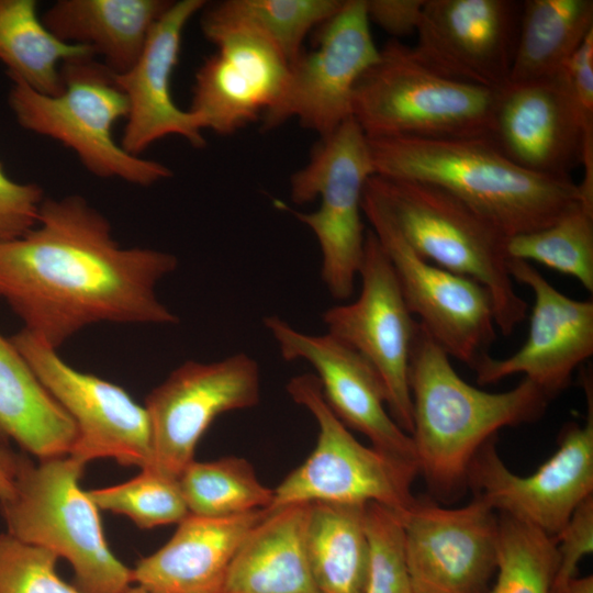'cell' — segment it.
Wrapping results in <instances>:
<instances>
[{"instance_id": "obj_25", "label": "cell", "mask_w": 593, "mask_h": 593, "mask_svg": "<svg viewBox=\"0 0 593 593\" xmlns=\"http://www.w3.org/2000/svg\"><path fill=\"white\" fill-rule=\"evenodd\" d=\"M171 2L58 0L44 12L42 21L56 38L88 47L120 75L136 63L152 29Z\"/></svg>"}, {"instance_id": "obj_6", "label": "cell", "mask_w": 593, "mask_h": 593, "mask_svg": "<svg viewBox=\"0 0 593 593\" xmlns=\"http://www.w3.org/2000/svg\"><path fill=\"white\" fill-rule=\"evenodd\" d=\"M496 92L438 74L392 40L357 82L351 118L367 138L489 137Z\"/></svg>"}, {"instance_id": "obj_19", "label": "cell", "mask_w": 593, "mask_h": 593, "mask_svg": "<svg viewBox=\"0 0 593 593\" xmlns=\"http://www.w3.org/2000/svg\"><path fill=\"white\" fill-rule=\"evenodd\" d=\"M507 268L534 294L528 336L511 356L497 359L485 353L471 369L480 384L522 373L551 400L593 354V301L563 294L532 262L508 258Z\"/></svg>"}, {"instance_id": "obj_9", "label": "cell", "mask_w": 593, "mask_h": 593, "mask_svg": "<svg viewBox=\"0 0 593 593\" xmlns=\"http://www.w3.org/2000/svg\"><path fill=\"white\" fill-rule=\"evenodd\" d=\"M373 175L368 138L349 118L320 137L309 163L290 178L292 202L320 199L316 211L293 214L315 235L322 255V280L338 301L348 300L355 291L367 232L362 194Z\"/></svg>"}, {"instance_id": "obj_26", "label": "cell", "mask_w": 593, "mask_h": 593, "mask_svg": "<svg viewBox=\"0 0 593 593\" xmlns=\"http://www.w3.org/2000/svg\"><path fill=\"white\" fill-rule=\"evenodd\" d=\"M71 417L41 383L11 339L0 335V446L13 440L38 459L69 455Z\"/></svg>"}, {"instance_id": "obj_28", "label": "cell", "mask_w": 593, "mask_h": 593, "mask_svg": "<svg viewBox=\"0 0 593 593\" xmlns=\"http://www.w3.org/2000/svg\"><path fill=\"white\" fill-rule=\"evenodd\" d=\"M366 504L309 503L306 549L321 593H365Z\"/></svg>"}, {"instance_id": "obj_23", "label": "cell", "mask_w": 593, "mask_h": 593, "mask_svg": "<svg viewBox=\"0 0 593 593\" xmlns=\"http://www.w3.org/2000/svg\"><path fill=\"white\" fill-rule=\"evenodd\" d=\"M269 511L230 517L189 514L163 547L131 569L132 582L150 593H220L242 541Z\"/></svg>"}, {"instance_id": "obj_37", "label": "cell", "mask_w": 593, "mask_h": 593, "mask_svg": "<svg viewBox=\"0 0 593 593\" xmlns=\"http://www.w3.org/2000/svg\"><path fill=\"white\" fill-rule=\"evenodd\" d=\"M584 138L581 187L593 190V32L556 74Z\"/></svg>"}, {"instance_id": "obj_42", "label": "cell", "mask_w": 593, "mask_h": 593, "mask_svg": "<svg viewBox=\"0 0 593 593\" xmlns=\"http://www.w3.org/2000/svg\"><path fill=\"white\" fill-rule=\"evenodd\" d=\"M551 593H593V577L577 575L558 584H553Z\"/></svg>"}, {"instance_id": "obj_35", "label": "cell", "mask_w": 593, "mask_h": 593, "mask_svg": "<svg viewBox=\"0 0 593 593\" xmlns=\"http://www.w3.org/2000/svg\"><path fill=\"white\" fill-rule=\"evenodd\" d=\"M401 514L374 502L366 504L368 566L365 593H414Z\"/></svg>"}, {"instance_id": "obj_7", "label": "cell", "mask_w": 593, "mask_h": 593, "mask_svg": "<svg viewBox=\"0 0 593 593\" xmlns=\"http://www.w3.org/2000/svg\"><path fill=\"white\" fill-rule=\"evenodd\" d=\"M60 72L64 89L54 96L11 80L8 102L21 127L72 149L98 177L147 187L172 175L167 166L134 156L114 139V125L126 119L128 104L103 63L94 56L77 57L65 61Z\"/></svg>"}, {"instance_id": "obj_11", "label": "cell", "mask_w": 593, "mask_h": 593, "mask_svg": "<svg viewBox=\"0 0 593 593\" xmlns=\"http://www.w3.org/2000/svg\"><path fill=\"white\" fill-rule=\"evenodd\" d=\"M583 388L588 413L583 425L569 423L555 454L534 473L512 472L499 456L494 437L473 457L468 485L474 495L518 522L555 538L575 508L593 494V390L586 373Z\"/></svg>"}, {"instance_id": "obj_27", "label": "cell", "mask_w": 593, "mask_h": 593, "mask_svg": "<svg viewBox=\"0 0 593 593\" xmlns=\"http://www.w3.org/2000/svg\"><path fill=\"white\" fill-rule=\"evenodd\" d=\"M593 32L592 0H525L507 83L555 76Z\"/></svg>"}, {"instance_id": "obj_16", "label": "cell", "mask_w": 593, "mask_h": 593, "mask_svg": "<svg viewBox=\"0 0 593 593\" xmlns=\"http://www.w3.org/2000/svg\"><path fill=\"white\" fill-rule=\"evenodd\" d=\"M318 27L315 47L289 66L280 100L261 118L264 128L296 118L322 137L351 118L356 85L380 57L365 0H344Z\"/></svg>"}, {"instance_id": "obj_43", "label": "cell", "mask_w": 593, "mask_h": 593, "mask_svg": "<svg viewBox=\"0 0 593 593\" xmlns=\"http://www.w3.org/2000/svg\"><path fill=\"white\" fill-rule=\"evenodd\" d=\"M124 593H150V592H148L145 589L136 585V586H133V588L130 586Z\"/></svg>"}, {"instance_id": "obj_20", "label": "cell", "mask_w": 593, "mask_h": 593, "mask_svg": "<svg viewBox=\"0 0 593 593\" xmlns=\"http://www.w3.org/2000/svg\"><path fill=\"white\" fill-rule=\"evenodd\" d=\"M264 324L284 360H304L313 367L326 403L348 428L418 470L413 439L392 418L382 380L361 355L327 333L300 332L277 315L265 317Z\"/></svg>"}, {"instance_id": "obj_21", "label": "cell", "mask_w": 593, "mask_h": 593, "mask_svg": "<svg viewBox=\"0 0 593 593\" xmlns=\"http://www.w3.org/2000/svg\"><path fill=\"white\" fill-rule=\"evenodd\" d=\"M205 5L204 0L172 1L152 29L136 63L127 71L114 74L128 104L121 139L127 153L139 156L154 142L168 135L181 136L198 148L205 145L200 121L175 103L170 89L183 30Z\"/></svg>"}, {"instance_id": "obj_38", "label": "cell", "mask_w": 593, "mask_h": 593, "mask_svg": "<svg viewBox=\"0 0 593 593\" xmlns=\"http://www.w3.org/2000/svg\"><path fill=\"white\" fill-rule=\"evenodd\" d=\"M43 201L40 186L11 179L0 163V242L31 231L37 224Z\"/></svg>"}, {"instance_id": "obj_29", "label": "cell", "mask_w": 593, "mask_h": 593, "mask_svg": "<svg viewBox=\"0 0 593 593\" xmlns=\"http://www.w3.org/2000/svg\"><path fill=\"white\" fill-rule=\"evenodd\" d=\"M82 56L96 55L56 38L38 16L35 0H0V63L11 80L57 94L64 89L61 65Z\"/></svg>"}, {"instance_id": "obj_31", "label": "cell", "mask_w": 593, "mask_h": 593, "mask_svg": "<svg viewBox=\"0 0 593 593\" xmlns=\"http://www.w3.org/2000/svg\"><path fill=\"white\" fill-rule=\"evenodd\" d=\"M508 258L535 261L593 292V205L581 202L552 224L507 239Z\"/></svg>"}, {"instance_id": "obj_17", "label": "cell", "mask_w": 593, "mask_h": 593, "mask_svg": "<svg viewBox=\"0 0 593 593\" xmlns=\"http://www.w3.org/2000/svg\"><path fill=\"white\" fill-rule=\"evenodd\" d=\"M401 515L414 593H489L499 540L490 504L478 495L457 508L415 499Z\"/></svg>"}, {"instance_id": "obj_13", "label": "cell", "mask_w": 593, "mask_h": 593, "mask_svg": "<svg viewBox=\"0 0 593 593\" xmlns=\"http://www.w3.org/2000/svg\"><path fill=\"white\" fill-rule=\"evenodd\" d=\"M359 296L326 310V333L361 355L377 371L392 418L413 429L410 362L418 322L403 298L392 265L374 233L366 232Z\"/></svg>"}, {"instance_id": "obj_8", "label": "cell", "mask_w": 593, "mask_h": 593, "mask_svg": "<svg viewBox=\"0 0 593 593\" xmlns=\"http://www.w3.org/2000/svg\"><path fill=\"white\" fill-rule=\"evenodd\" d=\"M287 391L316 419L318 436L306 460L273 489L270 508L312 502H374L403 513L414 503L412 484L417 468L357 440L326 403L314 373L291 378Z\"/></svg>"}, {"instance_id": "obj_18", "label": "cell", "mask_w": 593, "mask_h": 593, "mask_svg": "<svg viewBox=\"0 0 593 593\" xmlns=\"http://www.w3.org/2000/svg\"><path fill=\"white\" fill-rule=\"evenodd\" d=\"M521 13L516 0H425L413 51L447 78L499 91L508 82Z\"/></svg>"}, {"instance_id": "obj_33", "label": "cell", "mask_w": 593, "mask_h": 593, "mask_svg": "<svg viewBox=\"0 0 593 593\" xmlns=\"http://www.w3.org/2000/svg\"><path fill=\"white\" fill-rule=\"evenodd\" d=\"M557 567L552 537L499 514L496 580L489 593H551Z\"/></svg>"}, {"instance_id": "obj_34", "label": "cell", "mask_w": 593, "mask_h": 593, "mask_svg": "<svg viewBox=\"0 0 593 593\" xmlns=\"http://www.w3.org/2000/svg\"><path fill=\"white\" fill-rule=\"evenodd\" d=\"M87 493L99 510L125 515L143 529L179 524L189 515L178 479L153 467L123 483Z\"/></svg>"}, {"instance_id": "obj_15", "label": "cell", "mask_w": 593, "mask_h": 593, "mask_svg": "<svg viewBox=\"0 0 593 593\" xmlns=\"http://www.w3.org/2000/svg\"><path fill=\"white\" fill-rule=\"evenodd\" d=\"M260 401L258 362L245 353L213 362L188 360L146 396L154 469L178 479L197 445L221 414Z\"/></svg>"}, {"instance_id": "obj_24", "label": "cell", "mask_w": 593, "mask_h": 593, "mask_svg": "<svg viewBox=\"0 0 593 593\" xmlns=\"http://www.w3.org/2000/svg\"><path fill=\"white\" fill-rule=\"evenodd\" d=\"M309 503L270 508L237 549L220 593H321L305 532Z\"/></svg>"}, {"instance_id": "obj_1", "label": "cell", "mask_w": 593, "mask_h": 593, "mask_svg": "<svg viewBox=\"0 0 593 593\" xmlns=\"http://www.w3.org/2000/svg\"><path fill=\"white\" fill-rule=\"evenodd\" d=\"M177 265L167 251L120 246L85 198H49L31 231L0 242V296L57 349L94 323H177L155 291Z\"/></svg>"}, {"instance_id": "obj_40", "label": "cell", "mask_w": 593, "mask_h": 593, "mask_svg": "<svg viewBox=\"0 0 593 593\" xmlns=\"http://www.w3.org/2000/svg\"><path fill=\"white\" fill-rule=\"evenodd\" d=\"M367 15L388 34L416 33L425 0H365Z\"/></svg>"}, {"instance_id": "obj_36", "label": "cell", "mask_w": 593, "mask_h": 593, "mask_svg": "<svg viewBox=\"0 0 593 593\" xmlns=\"http://www.w3.org/2000/svg\"><path fill=\"white\" fill-rule=\"evenodd\" d=\"M57 560L46 549L0 534V593H86L61 580Z\"/></svg>"}, {"instance_id": "obj_5", "label": "cell", "mask_w": 593, "mask_h": 593, "mask_svg": "<svg viewBox=\"0 0 593 593\" xmlns=\"http://www.w3.org/2000/svg\"><path fill=\"white\" fill-rule=\"evenodd\" d=\"M85 466L71 456L33 462L16 455L12 496L0 503L8 534L66 559L86 593H124L132 571L111 551L99 508L79 485Z\"/></svg>"}, {"instance_id": "obj_30", "label": "cell", "mask_w": 593, "mask_h": 593, "mask_svg": "<svg viewBox=\"0 0 593 593\" xmlns=\"http://www.w3.org/2000/svg\"><path fill=\"white\" fill-rule=\"evenodd\" d=\"M178 483L189 514L202 517L242 515L270 508L273 501V489L260 482L247 459L237 456L192 460Z\"/></svg>"}, {"instance_id": "obj_4", "label": "cell", "mask_w": 593, "mask_h": 593, "mask_svg": "<svg viewBox=\"0 0 593 593\" xmlns=\"http://www.w3.org/2000/svg\"><path fill=\"white\" fill-rule=\"evenodd\" d=\"M410 246L427 261L481 283L491 294L496 328L511 335L527 314L507 268L508 237L466 203L430 183L371 176Z\"/></svg>"}, {"instance_id": "obj_41", "label": "cell", "mask_w": 593, "mask_h": 593, "mask_svg": "<svg viewBox=\"0 0 593 593\" xmlns=\"http://www.w3.org/2000/svg\"><path fill=\"white\" fill-rule=\"evenodd\" d=\"M16 455L0 446V503L13 494Z\"/></svg>"}, {"instance_id": "obj_12", "label": "cell", "mask_w": 593, "mask_h": 593, "mask_svg": "<svg viewBox=\"0 0 593 593\" xmlns=\"http://www.w3.org/2000/svg\"><path fill=\"white\" fill-rule=\"evenodd\" d=\"M11 342L74 421L77 439L69 456L83 466L104 458L141 469L152 466V427L145 406L120 385L72 368L57 349L24 328Z\"/></svg>"}, {"instance_id": "obj_2", "label": "cell", "mask_w": 593, "mask_h": 593, "mask_svg": "<svg viewBox=\"0 0 593 593\" xmlns=\"http://www.w3.org/2000/svg\"><path fill=\"white\" fill-rule=\"evenodd\" d=\"M368 145L374 175L439 187L508 238L544 228L583 202L571 177L526 170L488 136L381 137Z\"/></svg>"}, {"instance_id": "obj_3", "label": "cell", "mask_w": 593, "mask_h": 593, "mask_svg": "<svg viewBox=\"0 0 593 593\" xmlns=\"http://www.w3.org/2000/svg\"><path fill=\"white\" fill-rule=\"evenodd\" d=\"M410 390L418 474L445 497L468 485L473 457L499 429L538 419L550 401L526 378L503 392L469 384L419 322L411 354Z\"/></svg>"}, {"instance_id": "obj_39", "label": "cell", "mask_w": 593, "mask_h": 593, "mask_svg": "<svg viewBox=\"0 0 593 593\" xmlns=\"http://www.w3.org/2000/svg\"><path fill=\"white\" fill-rule=\"evenodd\" d=\"M553 539L558 567L552 585L575 577L579 562L593 551V494L575 508Z\"/></svg>"}, {"instance_id": "obj_14", "label": "cell", "mask_w": 593, "mask_h": 593, "mask_svg": "<svg viewBox=\"0 0 593 593\" xmlns=\"http://www.w3.org/2000/svg\"><path fill=\"white\" fill-rule=\"evenodd\" d=\"M205 8L201 27L216 52L195 74L188 110L203 130L231 135L278 103L289 64L257 31Z\"/></svg>"}, {"instance_id": "obj_22", "label": "cell", "mask_w": 593, "mask_h": 593, "mask_svg": "<svg viewBox=\"0 0 593 593\" xmlns=\"http://www.w3.org/2000/svg\"><path fill=\"white\" fill-rule=\"evenodd\" d=\"M489 138L522 168L555 177H571L584 152L581 127L556 75L499 90Z\"/></svg>"}, {"instance_id": "obj_10", "label": "cell", "mask_w": 593, "mask_h": 593, "mask_svg": "<svg viewBox=\"0 0 593 593\" xmlns=\"http://www.w3.org/2000/svg\"><path fill=\"white\" fill-rule=\"evenodd\" d=\"M361 205L412 315L449 357L472 368L496 335L490 292L478 281L421 257L367 183Z\"/></svg>"}, {"instance_id": "obj_32", "label": "cell", "mask_w": 593, "mask_h": 593, "mask_svg": "<svg viewBox=\"0 0 593 593\" xmlns=\"http://www.w3.org/2000/svg\"><path fill=\"white\" fill-rule=\"evenodd\" d=\"M344 0H226L211 8L219 14L246 24L268 40L289 66L303 52L305 36L321 26Z\"/></svg>"}]
</instances>
